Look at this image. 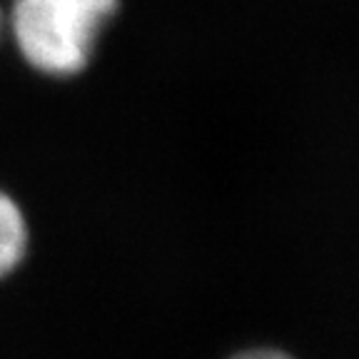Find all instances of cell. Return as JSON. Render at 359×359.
Here are the masks:
<instances>
[{
  "label": "cell",
  "instance_id": "obj_3",
  "mask_svg": "<svg viewBox=\"0 0 359 359\" xmlns=\"http://www.w3.org/2000/svg\"><path fill=\"white\" fill-rule=\"evenodd\" d=\"M230 359H294L290 357L287 352L282 349H272V347H255V349H245V352L235 354Z\"/></svg>",
  "mask_w": 359,
  "mask_h": 359
},
{
  "label": "cell",
  "instance_id": "obj_4",
  "mask_svg": "<svg viewBox=\"0 0 359 359\" xmlns=\"http://www.w3.org/2000/svg\"><path fill=\"white\" fill-rule=\"evenodd\" d=\"M3 22H6V18H3V11H0V33H3Z\"/></svg>",
  "mask_w": 359,
  "mask_h": 359
},
{
  "label": "cell",
  "instance_id": "obj_2",
  "mask_svg": "<svg viewBox=\"0 0 359 359\" xmlns=\"http://www.w3.org/2000/svg\"><path fill=\"white\" fill-rule=\"evenodd\" d=\"M28 222L11 195L0 190V280L13 275L28 252Z\"/></svg>",
  "mask_w": 359,
  "mask_h": 359
},
{
  "label": "cell",
  "instance_id": "obj_1",
  "mask_svg": "<svg viewBox=\"0 0 359 359\" xmlns=\"http://www.w3.org/2000/svg\"><path fill=\"white\" fill-rule=\"evenodd\" d=\"M120 0H13L8 25L33 70L73 78L90 65Z\"/></svg>",
  "mask_w": 359,
  "mask_h": 359
}]
</instances>
